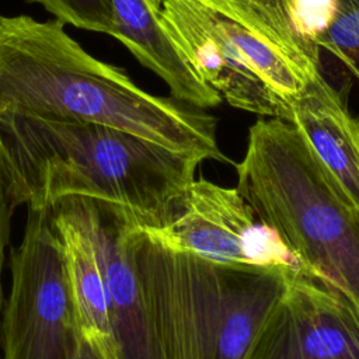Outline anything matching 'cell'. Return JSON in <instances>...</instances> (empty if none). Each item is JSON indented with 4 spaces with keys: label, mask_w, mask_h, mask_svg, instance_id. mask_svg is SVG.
<instances>
[{
    "label": "cell",
    "mask_w": 359,
    "mask_h": 359,
    "mask_svg": "<svg viewBox=\"0 0 359 359\" xmlns=\"http://www.w3.org/2000/svg\"><path fill=\"white\" fill-rule=\"evenodd\" d=\"M65 22L0 15V114L115 128L203 160L229 161L217 119L140 88L125 70L90 55Z\"/></svg>",
    "instance_id": "1"
},
{
    "label": "cell",
    "mask_w": 359,
    "mask_h": 359,
    "mask_svg": "<svg viewBox=\"0 0 359 359\" xmlns=\"http://www.w3.org/2000/svg\"><path fill=\"white\" fill-rule=\"evenodd\" d=\"M0 142L14 206L45 210L90 198L158 229L182 210L202 157L91 122L0 114Z\"/></svg>",
    "instance_id": "2"
},
{
    "label": "cell",
    "mask_w": 359,
    "mask_h": 359,
    "mask_svg": "<svg viewBox=\"0 0 359 359\" xmlns=\"http://www.w3.org/2000/svg\"><path fill=\"white\" fill-rule=\"evenodd\" d=\"M335 10L337 0H163L157 17L222 101L290 121L321 76L317 38Z\"/></svg>",
    "instance_id": "3"
},
{
    "label": "cell",
    "mask_w": 359,
    "mask_h": 359,
    "mask_svg": "<svg viewBox=\"0 0 359 359\" xmlns=\"http://www.w3.org/2000/svg\"><path fill=\"white\" fill-rule=\"evenodd\" d=\"M133 265L163 359H243L287 271L219 264L129 224Z\"/></svg>",
    "instance_id": "4"
},
{
    "label": "cell",
    "mask_w": 359,
    "mask_h": 359,
    "mask_svg": "<svg viewBox=\"0 0 359 359\" xmlns=\"http://www.w3.org/2000/svg\"><path fill=\"white\" fill-rule=\"evenodd\" d=\"M237 189L321 280L359 303V213L289 121L258 119L236 164Z\"/></svg>",
    "instance_id": "5"
},
{
    "label": "cell",
    "mask_w": 359,
    "mask_h": 359,
    "mask_svg": "<svg viewBox=\"0 0 359 359\" xmlns=\"http://www.w3.org/2000/svg\"><path fill=\"white\" fill-rule=\"evenodd\" d=\"M11 290L1 314V359H74L79 321L63 248L48 209H28L11 248Z\"/></svg>",
    "instance_id": "6"
},
{
    "label": "cell",
    "mask_w": 359,
    "mask_h": 359,
    "mask_svg": "<svg viewBox=\"0 0 359 359\" xmlns=\"http://www.w3.org/2000/svg\"><path fill=\"white\" fill-rule=\"evenodd\" d=\"M146 229L171 248L219 264L314 273L273 227L255 216L237 188L205 178L194 180L172 222Z\"/></svg>",
    "instance_id": "7"
},
{
    "label": "cell",
    "mask_w": 359,
    "mask_h": 359,
    "mask_svg": "<svg viewBox=\"0 0 359 359\" xmlns=\"http://www.w3.org/2000/svg\"><path fill=\"white\" fill-rule=\"evenodd\" d=\"M243 359H359V303L313 273L289 272Z\"/></svg>",
    "instance_id": "8"
},
{
    "label": "cell",
    "mask_w": 359,
    "mask_h": 359,
    "mask_svg": "<svg viewBox=\"0 0 359 359\" xmlns=\"http://www.w3.org/2000/svg\"><path fill=\"white\" fill-rule=\"evenodd\" d=\"M65 208L90 237L109 299L112 339L119 359H163L133 265L129 224L121 206L90 198H63Z\"/></svg>",
    "instance_id": "9"
},
{
    "label": "cell",
    "mask_w": 359,
    "mask_h": 359,
    "mask_svg": "<svg viewBox=\"0 0 359 359\" xmlns=\"http://www.w3.org/2000/svg\"><path fill=\"white\" fill-rule=\"evenodd\" d=\"M359 213V118L341 94L317 77L292 109L290 121Z\"/></svg>",
    "instance_id": "10"
},
{
    "label": "cell",
    "mask_w": 359,
    "mask_h": 359,
    "mask_svg": "<svg viewBox=\"0 0 359 359\" xmlns=\"http://www.w3.org/2000/svg\"><path fill=\"white\" fill-rule=\"evenodd\" d=\"M112 38L119 41L135 59L157 74L172 98L196 108H213L222 102L177 49L157 13L146 0H112Z\"/></svg>",
    "instance_id": "11"
},
{
    "label": "cell",
    "mask_w": 359,
    "mask_h": 359,
    "mask_svg": "<svg viewBox=\"0 0 359 359\" xmlns=\"http://www.w3.org/2000/svg\"><path fill=\"white\" fill-rule=\"evenodd\" d=\"M48 212L63 248L79 327L112 338L108 290L90 237L62 202H55Z\"/></svg>",
    "instance_id": "12"
},
{
    "label": "cell",
    "mask_w": 359,
    "mask_h": 359,
    "mask_svg": "<svg viewBox=\"0 0 359 359\" xmlns=\"http://www.w3.org/2000/svg\"><path fill=\"white\" fill-rule=\"evenodd\" d=\"M317 45L359 80V0H337L334 18L318 35Z\"/></svg>",
    "instance_id": "13"
},
{
    "label": "cell",
    "mask_w": 359,
    "mask_h": 359,
    "mask_svg": "<svg viewBox=\"0 0 359 359\" xmlns=\"http://www.w3.org/2000/svg\"><path fill=\"white\" fill-rule=\"evenodd\" d=\"M49 11L53 18L80 29L112 35V0H25Z\"/></svg>",
    "instance_id": "14"
},
{
    "label": "cell",
    "mask_w": 359,
    "mask_h": 359,
    "mask_svg": "<svg viewBox=\"0 0 359 359\" xmlns=\"http://www.w3.org/2000/svg\"><path fill=\"white\" fill-rule=\"evenodd\" d=\"M15 210L13 203L8 181H7V171L4 164L3 147L0 142V339H1V314L4 309V289H3V269L6 261V251L10 244V234H11V217Z\"/></svg>",
    "instance_id": "15"
},
{
    "label": "cell",
    "mask_w": 359,
    "mask_h": 359,
    "mask_svg": "<svg viewBox=\"0 0 359 359\" xmlns=\"http://www.w3.org/2000/svg\"><path fill=\"white\" fill-rule=\"evenodd\" d=\"M114 339L94 330L79 327L74 359H112Z\"/></svg>",
    "instance_id": "16"
},
{
    "label": "cell",
    "mask_w": 359,
    "mask_h": 359,
    "mask_svg": "<svg viewBox=\"0 0 359 359\" xmlns=\"http://www.w3.org/2000/svg\"><path fill=\"white\" fill-rule=\"evenodd\" d=\"M112 359H119V358H118V352H116V348H114V351H112Z\"/></svg>",
    "instance_id": "17"
},
{
    "label": "cell",
    "mask_w": 359,
    "mask_h": 359,
    "mask_svg": "<svg viewBox=\"0 0 359 359\" xmlns=\"http://www.w3.org/2000/svg\"><path fill=\"white\" fill-rule=\"evenodd\" d=\"M149 1H158V0H149Z\"/></svg>",
    "instance_id": "18"
}]
</instances>
